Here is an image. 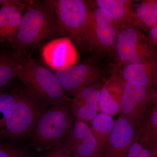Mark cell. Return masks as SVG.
Returning a JSON list of instances; mask_svg holds the SVG:
<instances>
[{"label": "cell", "instance_id": "1", "mask_svg": "<svg viewBox=\"0 0 157 157\" xmlns=\"http://www.w3.org/2000/svg\"><path fill=\"white\" fill-rule=\"evenodd\" d=\"M11 46L27 54L52 39L65 37L59 25L51 0L29 2Z\"/></svg>", "mask_w": 157, "mask_h": 157}, {"label": "cell", "instance_id": "2", "mask_svg": "<svg viewBox=\"0 0 157 157\" xmlns=\"http://www.w3.org/2000/svg\"><path fill=\"white\" fill-rule=\"evenodd\" d=\"M75 120L70 103L46 107L30 134L31 146L37 151L54 148L64 140Z\"/></svg>", "mask_w": 157, "mask_h": 157}, {"label": "cell", "instance_id": "3", "mask_svg": "<svg viewBox=\"0 0 157 157\" xmlns=\"http://www.w3.org/2000/svg\"><path fill=\"white\" fill-rule=\"evenodd\" d=\"M16 78L46 107L71 101L55 73L27 54L20 66Z\"/></svg>", "mask_w": 157, "mask_h": 157}, {"label": "cell", "instance_id": "4", "mask_svg": "<svg viewBox=\"0 0 157 157\" xmlns=\"http://www.w3.org/2000/svg\"><path fill=\"white\" fill-rule=\"evenodd\" d=\"M46 107L26 88L17 87L14 109L0 129V137L14 140L30 135L38 118Z\"/></svg>", "mask_w": 157, "mask_h": 157}, {"label": "cell", "instance_id": "5", "mask_svg": "<svg viewBox=\"0 0 157 157\" xmlns=\"http://www.w3.org/2000/svg\"><path fill=\"white\" fill-rule=\"evenodd\" d=\"M115 52L120 68L157 59V49L142 31L135 26L119 30L117 37Z\"/></svg>", "mask_w": 157, "mask_h": 157}, {"label": "cell", "instance_id": "6", "mask_svg": "<svg viewBox=\"0 0 157 157\" xmlns=\"http://www.w3.org/2000/svg\"><path fill=\"white\" fill-rule=\"evenodd\" d=\"M86 2L89 10L85 33V47L99 55L115 52L118 29L106 12L90 1Z\"/></svg>", "mask_w": 157, "mask_h": 157}, {"label": "cell", "instance_id": "7", "mask_svg": "<svg viewBox=\"0 0 157 157\" xmlns=\"http://www.w3.org/2000/svg\"><path fill=\"white\" fill-rule=\"evenodd\" d=\"M57 19L65 37L79 48H85V33L89 16L86 1L51 0Z\"/></svg>", "mask_w": 157, "mask_h": 157}, {"label": "cell", "instance_id": "8", "mask_svg": "<svg viewBox=\"0 0 157 157\" xmlns=\"http://www.w3.org/2000/svg\"><path fill=\"white\" fill-rule=\"evenodd\" d=\"M155 91L125 81L121 101V113L139 128L146 121L150 107L154 104Z\"/></svg>", "mask_w": 157, "mask_h": 157}, {"label": "cell", "instance_id": "9", "mask_svg": "<svg viewBox=\"0 0 157 157\" xmlns=\"http://www.w3.org/2000/svg\"><path fill=\"white\" fill-rule=\"evenodd\" d=\"M54 73L65 93L73 97L83 88L99 82L105 71L94 63L85 62Z\"/></svg>", "mask_w": 157, "mask_h": 157}, {"label": "cell", "instance_id": "10", "mask_svg": "<svg viewBox=\"0 0 157 157\" xmlns=\"http://www.w3.org/2000/svg\"><path fill=\"white\" fill-rule=\"evenodd\" d=\"M41 56L45 64L55 72L76 65L78 59L75 45L70 38L60 37L43 45Z\"/></svg>", "mask_w": 157, "mask_h": 157}, {"label": "cell", "instance_id": "11", "mask_svg": "<svg viewBox=\"0 0 157 157\" xmlns=\"http://www.w3.org/2000/svg\"><path fill=\"white\" fill-rule=\"evenodd\" d=\"M139 129L125 116L120 115L115 121L103 157H126Z\"/></svg>", "mask_w": 157, "mask_h": 157}, {"label": "cell", "instance_id": "12", "mask_svg": "<svg viewBox=\"0 0 157 157\" xmlns=\"http://www.w3.org/2000/svg\"><path fill=\"white\" fill-rule=\"evenodd\" d=\"M27 3L28 1L0 0V44H13Z\"/></svg>", "mask_w": 157, "mask_h": 157}, {"label": "cell", "instance_id": "13", "mask_svg": "<svg viewBox=\"0 0 157 157\" xmlns=\"http://www.w3.org/2000/svg\"><path fill=\"white\" fill-rule=\"evenodd\" d=\"M125 82L117 65L100 91L99 108L101 112L113 116L121 113V104Z\"/></svg>", "mask_w": 157, "mask_h": 157}, {"label": "cell", "instance_id": "14", "mask_svg": "<svg viewBox=\"0 0 157 157\" xmlns=\"http://www.w3.org/2000/svg\"><path fill=\"white\" fill-rule=\"evenodd\" d=\"M98 83L79 90L70 103L75 119L89 125L100 111L99 98L102 86H100Z\"/></svg>", "mask_w": 157, "mask_h": 157}, {"label": "cell", "instance_id": "15", "mask_svg": "<svg viewBox=\"0 0 157 157\" xmlns=\"http://www.w3.org/2000/svg\"><path fill=\"white\" fill-rule=\"evenodd\" d=\"M96 7L111 17L119 30L131 26H136L133 1L129 0H97L91 1Z\"/></svg>", "mask_w": 157, "mask_h": 157}, {"label": "cell", "instance_id": "16", "mask_svg": "<svg viewBox=\"0 0 157 157\" xmlns=\"http://www.w3.org/2000/svg\"><path fill=\"white\" fill-rule=\"evenodd\" d=\"M121 73L126 82L153 89H157V59L127 65L121 69Z\"/></svg>", "mask_w": 157, "mask_h": 157}, {"label": "cell", "instance_id": "17", "mask_svg": "<svg viewBox=\"0 0 157 157\" xmlns=\"http://www.w3.org/2000/svg\"><path fill=\"white\" fill-rule=\"evenodd\" d=\"M26 54L16 50L0 52V92L7 89L17 77Z\"/></svg>", "mask_w": 157, "mask_h": 157}, {"label": "cell", "instance_id": "18", "mask_svg": "<svg viewBox=\"0 0 157 157\" xmlns=\"http://www.w3.org/2000/svg\"><path fill=\"white\" fill-rule=\"evenodd\" d=\"M112 116L101 112L92 121L91 132L98 142L100 157H103L109 138L115 125Z\"/></svg>", "mask_w": 157, "mask_h": 157}, {"label": "cell", "instance_id": "19", "mask_svg": "<svg viewBox=\"0 0 157 157\" xmlns=\"http://www.w3.org/2000/svg\"><path fill=\"white\" fill-rule=\"evenodd\" d=\"M136 26L149 32L157 23V0H144L134 9Z\"/></svg>", "mask_w": 157, "mask_h": 157}, {"label": "cell", "instance_id": "20", "mask_svg": "<svg viewBox=\"0 0 157 157\" xmlns=\"http://www.w3.org/2000/svg\"><path fill=\"white\" fill-rule=\"evenodd\" d=\"M90 131L89 125L82 121L75 120L63 141V146L70 153L81 142Z\"/></svg>", "mask_w": 157, "mask_h": 157}, {"label": "cell", "instance_id": "21", "mask_svg": "<svg viewBox=\"0 0 157 157\" xmlns=\"http://www.w3.org/2000/svg\"><path fill=\"white\" fill-rule=\"evenodd\" d=\"M70 155L73 157H100L98 142L91 131L72 150Z\"/></svg>", "mask_w": 157, "mask_h": 157}, {"label": "cell", "instance_id": "22", "mask_svg": "<svg viewBox=\"0 0 157 157\" xmlns=\"http://www.w3.org/2000/svg\"><path fill=\"white\" fill-rule=\"evenodd\" d=\"M17 87L0 92V129L10 117L17 100Z\"/></svg>", "mask_w": 157, "mask_h": 157}, {"label": "cell", "instance_id": "23", "mask_svg": "<svg viewBox=\"0 0 157 157\" xmlns=\"http://www.w3.org/2000/svg\"><path fill=\"white\" fill-rule=\"evenodd\" d=\"M147 139L144 136L143 129L140 127L137 131L132 144L127 153L126 157H139L145 145Z\"/></svg>", "mask_w": 157, "mask_h": 157}, {"label": "cell", "instance_id": "24", "mask_svg": "<svg viewBox=\"0 0 157 157\" xmlns=\"http://www.w3.org/2000/svg\"><path fill=\"white\" fill-rule=\"evenodd\" d=\"M0 157H28V154L18 147L0 143Z\"/></svg>", "mask_w": 157, "mask_h": 157}, {"label": "cell", "instance_id": "25", "mask_svg": "<svg viewBox=\"0 0 157 157\" xmlns=\"http://www.w3.org/2000/svg\"><path fill=\"white\" fill-rule=\"evenodd\" d=\"M63 141L51 149L45 157H72L63 145Z\"/></svg>", "mask_w": 157, "mask_h": 157}, {"label": "cell", "instance_id": "26", "mask_svg": "<svg viewBox=\"0 0 157 157\" xmlns=\"http://www.w3.org/2000/svg\"><path fill=\"white\" fill-rule=\"evenodd\" d=\"M147 37L151 44L157 47V23L148 32Z\"/></svg>", "mask_w": 157, "mask_h": 157}, {"label": "cell", "instance_id": "27", "mask_svg": "<svg viewBox=\"0 0 157 157\" xmlns=\"http://www.w3.org/2000/svg\"><path fill=\"white\" fill-rule=\"evenodd\" d=\"M152 145L150 140H147L139 157H151Z\"/></svg>", "mask_w": 157, "mask_h": 157}, {"label": "cell", "instance_id": "28", "mask_svg": "<svg viewBox=\"0 0 157 157\" xmlns=\"http://www.w3.org/2000/svg\"><path fill=\"white\" fill-rule=\"evenodd\" d=\"M152 145L151 157H157V140L151 141Z\"/></svg>", "mask_w": 157, "mask_h": 157}, {"label": "cell", "instance_id": "29", "mask_svg": "<svg viewBox=\"0 0 157 157\" xmlns=\"http://www.w3.org/2000/svg\"><path fill=\"white\" fill-rule=\"evenodd\" d=\"M154 107L153 108L157 109V90H156L154 96Z\"/></svg>", "mask_w": 157, "mask_h": 157}, {"label": "cell", "instance_id": "30", "mask_svg": "<svg viewBox=\"0 0 157 157\" xmlns=\"http://www.w3.org/2000/svg\"><path fill=\"white\" fill-rule=\"evenodd\" d=\"M149 139L150 140H157V131L156 132L153 133L151 135L148 136Z\"/></svg>", "mask_w": 157, "mask_h": 157}, {"label": "cell", "instance_id": "31", "mask_svg": "<svg viewBox=\"0 0 157 157\" xmlns=\"http://www.w3.org/2000/svg\"></svg>", "mask_w": 157, "mask_h": 157}]
</instances>
